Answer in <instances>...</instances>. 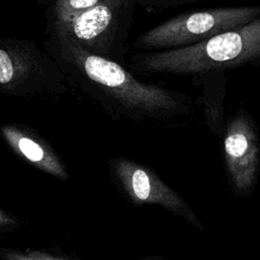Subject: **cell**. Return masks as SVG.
<instances>
[{
  "label": "cell",
  "mask_w": 260,
  "mask_h": 260,
  "mask_svg": "<svg viewBox=\"0 0 260 260\" xmlns=\"http://www.w3.org/2000/svg\"><path fill=\"white\" fill-rule=\"evenodd\" d=\"M47 32L45 49L60 65L69 85L113 119L142 123L191 114L192 100L185 92L141 81L123 64L84 50L67 35L57 29Z\"/></svg>",
  "instance_id": "obj_1"
},
{
  "label": "cell",
  "mask_w": 260,
  "mask_h": 260,
  "mask_svg": "<svg viewBox=\"0 0 260 260\" xmlns=\"http://www.w3.org/2000/svg\"><path fill=\"white\" fill-rule=\"evenodd\" d=\"M258 61L260 16L189 47L138 53L131 58L130 68L141 73L202 75Z\"/></svg>",
  "instance_id": "obj_2"
},
{
  "label": "cell",
  "mask_w": 260,
  "mask_h": 260,
  "mask_svg": "<svg viewBox=\"0 0 260 260\" xmlns=\"http://www.w3.org/2000/svg\"><path fill=\"white\" fill-rule=\"evenodd\" d=\"M69 83L57 61L31 40L0 41V88L18 98L59 96Z\"/></svg>",
  "instance_id": "obj_3"
},
{
  "label": "cell",
  "mask_w": 260,
  "mask_h": 260,
  "mask_svg": "<svg viewBox=\"0 0 260 260\" xmlns=\"http://www.w3.org/2000/svg\"><path fill=\"white\" fill-rule=\"evenodd\" d=\"M260 16L259 6L209 8L178 14L144 31L133 43L137 50L164 51L189 47L243 26Z\"/></svg>",
  "instance_id": "obj_4"
},
{
  "label": "cell",
  "mask_w": 260,
  "mask_h": 260,
  "mask_svg": "<svg viewBox=\"0 0 260 260\" xmlns=\"http://www.w3.org/2000/svg\"><path fill=\"white\" fill-rule=\"evenodd\" d=\"M137 5V0H104L71 21L47 29H57L84 50L124 64Z\"/></svg>",
  "instance_id": "obj_5"
},
{
  "label": "cell",
  "mask_w": 260,
  "mask_h": 260,
  "mask_svg": "<svg viewBox=\"0 0 260 260\" xmlns=\"http://www.w3.org/2000/svg\"><path fill=\"white\" fill-rule=\"evenodd\" d=\"M223 151L229 174L239 190L249 189L259 167V139L252 117L238 111L224 126Z\"/></svg>",
  "instance_id": "obj_6"
},
{
  "label": "cell",
  "mask_w": 260,
  "mask_h": 260,
  "mask_svg": "<svg viewBox=\"0 0 260 260\" xmlns=\"http://www.w3.org/2000/svg\"><path fill=\"white\" fill-rule=\"evenodd\" d=\"M113 168L134 201L158 203L173 210L183 206L180 197L147 168L124 157L114 159Z\"/></svg>",
  "instance_id": "obj_7"
},
{
  "label": "cell",
  "mask_w": 260,
  "mask_h": 260,
  "mask_svg": "<svg viewBox=\"0 0 260 260\" xmlns=\"http://www.w3.org/2000/svg\"><path fill=\"white\" fill-rule=\"evenodd\" d=\"M1 133L11 149L31 165L58 178L68 177L64 165L51 145L30 127L8 123L1 127Z\"/></svg>",
  "instance_id": "obj_8"
},
{
  "label": "cell",
  "mask_w": 260,
  "mask_h": 260,
  "mask_svg": "<svg viewBox=\"0 0 260 260\" xmlns=\"http://www.w3.org/2000/svg\"><path fill=\"white\" fill-rule=\"evenodd\" d=\"M201 76L203 86V109L206 123L215 133L224 130L222 123V101L225 91L223 71L208 72Z\"/></svg>",
  "instance_id": "obj_9"
},
{
  "label": "cell",
  "mask_w": 260,
  "mask_h": 260,
  "mask_svg": "<svg viewBox=\"0 0 260 260\" xmlns=\"http://www.w3.org/2000/svg\"><path fill=\"white\" fill-rule=\"evenodd\" d=\"M104 0H54L47 10V27L71 21Z\"/></svg>",
  "instance_id": "obj_10"
},
{
  "label": "cell",
  "mask_w": 260,
  "mask_h": 260,
  "mask_svg": "<svg viewBox=\"0 0 260 260\" xmlns=\"http://www.w3.org/2000/svg\"><path fill=\"white\" fill-rule=\"evenodd\" d=\"M3 257L5 260H64L37 251H30L27 253L20 251H7L3 253Z\"/></svg>",
  "instance_id": "obj_11"
},
{
  "label": "cell",
  "mask_w": 260,
  "mask_h": 260,
  "mask_svg": "<svg viewBox=\"0 0 260 260\" xmlns=\"http://www.w3.org/2000/svg\"><path fill=\"white\" fill-rule=\"evenodd\" d=\"M199 1H205V0H159L157 4L154 7V10L165 9L168 7H174L178 5L193 3V2H199Z\"/></svg>",
  "instance_id": "obj_12"
},
{
  "label": "cell",
  "mask_w": 260,
  "mask_h": 260,
  "mask_svg": "<svg viewBox=\"0 0 260 260\" xmlns=\"http://www.w3.org/2000/svg\"><path fill=\"white\" fill-rule=\"evenodd\" d=\"M159 0H137V4L147 10H154L155 5Z\"/></svg>",
  "instance_id": "obj_13"
},
{
  "label": "cell",
  "mask_w": 260,
  "mask_h": 260,
  "mask_svg": "<svg viewBox=\"0 0 260 260\" xmlns=\"http://www.w3.org/2000/svg\"><path fill=\"white\" fill-rule=\"evenodd\" d=\"M53 1H54V0H39V2H40L41 4H43V5L46 4V5H48V6H49Z\"/></svg>",
  "instance_id": "obj_14"
}]
</instances>
